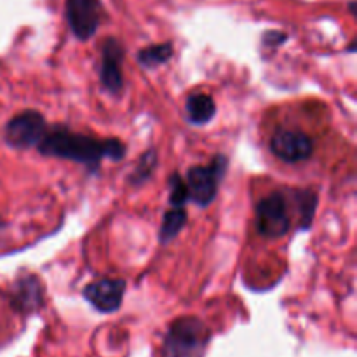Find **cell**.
<instances>
[{
	"label": "cell",
	"mask_w": 357,
	"mask_h": 357,
	"mask_svg": "<svg viewBox=\"0 0 357 357\" xmlns=\"http://www.w3.org/2000/svg\"><path fill=\"white\" fill-rule=\"evenodd\" d=\"M38 150L44 155L84 164L91 171L96 169L103 159L119 160L126 153L124 145L119 139H98L93 136L77 135L68 129L45 132Z\"/></svg>",
	"instance_id": "1"
},
{
	"label": "cell",
	"mask_w": 357,
	"mask_h": 357,
	"mask_svg": "<svg viewBox=\"0 0 357 357\" xmlns=\"http://www.w3.org/2000/svg\"><path fill=\"white\" fill-rule=\"evenodd\" d=\"M229 160L225 155H216L209 166H194L187 173V190L188 199L197 206L211 204L218 194V185L225 174Z\"/></svg>",
	"instance_id": "2"
},
{
	"label": "cell",
	"mask_w": 357,
	"mask_h": 357,
	"mask_svg": "<svg viewBox=\"0 0 357 357\" xmlns=\"http://www.w3.org/2000/svg\"><path fill=\"white\" fill-rule=\"evenodd\" d=\"M206 344L204 324L195 317H183L173 323L166 337V357H192L202 351Z\"/></svg>",
	"instance_id": "3"
},
{
	"label": "cell",
	"mask_w": 357,
	"mask_h": 357,
	"mask_svg": "<svg viewBox=\"0 0 357 357\" xmlns=\"http://www.w3.org/2000/svg\"><path fill=\"white\" fill-rule=\"evenodd\" d=\"M47 132L44 117L35 110H26L10 119L6 126V142L13 149L26 150L38 146Z\"/></svg>",
	"instance_id": "4"
},
{
	"label": "cell",
	"mask_w": 357,
	"mask_h": 357,
	"mask_svg": "<svg viewBox=\"0 0 357 357\" xmlns=\"http://www.w3.org/2000/svg\"><path fill=\"white\" fill-rule=\"evenodd\" d=\"M289 229L288 204L282 194H271L257 204V230L264 237H282Z\"/></svg>",
	"instance_id": "5"
},
{
	"label": "cell",
	"mask_w": 357,
	"mask_h": 357,
	"mask_svg": "<svg viewBox=\"0 0 357 357\" xmlns=\"http://www.w3.org/2000/svg\"><path fill=\"white\" fill-rule=\"evenodd\" d=\"M101 14L100 0H66V21L79 40H87L96 33Z\"/></svg>",
	"instance_id": "6"
},
{
	"label": "cell",
	"mask_w": 357,
	"mask_h": 357,
	"mask_svg": "<svg viewBox=\"0 0 357 357\" xmlns=\"http://www.w3.org/2000/svg\"><path fill=\"white\" fill-rule=\"evenodd\" d=\"M271 150L282 162L295 164L307 160L314 153V143L305 132L279 129L271 138Z\"/></svg>",
	"instance_id": "7"
},
{
	"label": "cell",
	"mask_w": 357,
	"mask_h": 357,
	"mask_svg": "<svg viewBox=\"0 0 357 357\" xmlns=\"http://www.w3.org/2000/svg\"><path fill=\"white\" fill-rule=\"evenodd\" d=\"M124 291L126 282L122 279H101L86 286L84 298L100 312H115L121 307Z\"/></svg>",
	"instance_id": "8"
},
{
	"label": "cell",
	"mask_w": 357,
	"mask_h": 357,
	"mask_svg": "<svg viewBox=\"0 0 357 357\" xmlns=\"http://www.w3.org/2000/svg\"><path fill=\"white\" fill-rule=\"evenodd\" d=\"M122 58H124L122 45L115 38H108L103 44L100 77L105 89L110 91L112 94H117L124 84V80H122Z\"/></svg>",
	"instance_id": "9"
},
{
	"label": "cell",
	"mask_w": 357,
	"mask_h": 357,
	"mask_svg": "<svg viewBox=\"0 0 357 357\" xmlns=\"http://www.w3.org/2000/svg\"><path fill=\"white\" fill-rule=\"evenodd\" d=\"M216 115V105L209 94L197 93L188 96L187 117L192 124H208Z\"/></svg>",
	"instance_id": "10"
},
{
	"label": "cell",
	"mask_w": 357,
	"mask_h": 357,
	"mask_svg": "<svg viewBox=\"0 0 357 357\" xmlns=\"http://www.w3.org/2000/svg\"><path fill=\"white\" fill-rule=\"evenodd\" d=\"M40 284H38V279L35 278H23L17 281V288L14 291V302L20 309H35L37 303L40 302Z\"/></svg>",
	"instance_id": "11"
},
{
	"label": "cell",
	"mask_w": 357,
	"mask_h": 357,
	"mask_svg": "<svg viewBox=\"0 0 357 357\" xmlns=\"http://www.w3.org/2000/svg\"><path fill=\"white\" fill-rule=\"evenodd\" d=\"M185 223H187V213H185L183 208H173L171 211H167L166 215H164L162 225H160V243H171V241L180 234V230L183 229Z\"/></svg>",
	"instance_id": "12"
},
{
	"label": "cell",
	"mask_w": 357,
	"mask_h": 357,
	"mask_svg": "<svg viewBox=\"0 0 357 357\" xmlns=\"http://www.w3.org/2000/svg\"><path fill=\"white\" fill-rule=\"evenodd\" d=\"M173 56V45L171 44H155L145 47L139 51L138 61L142 63L146 68H155V66L164 65L166 61H169V58Z\"/></svg>",
	"instance_id": "13"
},
{
	"label": "cell",
	"mask_w": 357,
	"mask_h": 357,
	"mask_svg": "<svg viewBox=\"0 0 357 357\" xmlns=\"http://www.w3.org/2000/svg\"><path fill=\"white\" fill-rule=\"evenodd\" d=\"M169 187H171V194H169L171 206H173V208H183L185 202L188 201L187 183L183 181V178H181L180 174H171Z\"/></svg>",
	"instance_id": "14"
},
{
	"label": "cell",
	"mask_w": 357,
	"mask_h": 357,
	"mask_svg": "<svg viewBox=\"0 0 357 357\" xmlns=\"http://www.w3.org/2000/svg\"><path fill=\"white\" fill-rule=\"evenodd\" d=\"M153 167H155V153L150 150V152H146L145 155H143L138 169H136L135 174H132V181H135V183H142V181L149 180V176H150V173H152Z\"/></svg>",
	"instance_id": "15"
},
{
	"label": "cell",
	"mask_w": 357,
	"mask_h": 357,
	"mask_svg": "<svg viewBox=\"0 0 357 357\" xmlns=\"http://www.w3.org/2000/svg\"><path fill=\"white\" fill-rule=\"evenodd\" d=\"M316 194H312V192H305V194H302V197H300V208H302L303 211V222H305V229H309L310 222H312V216H314V211H316Z\"/></svg>",
	"instance_id": "16"
}]
</instances>
